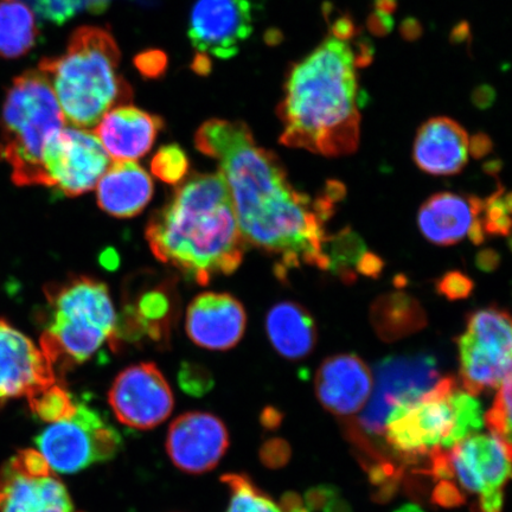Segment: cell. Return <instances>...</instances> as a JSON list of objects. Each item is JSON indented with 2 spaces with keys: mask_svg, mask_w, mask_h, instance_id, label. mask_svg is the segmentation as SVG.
I'll list each match as a JSON object with an SVG mask.
<instances>
[{
  "mask_svg": "<svg viewBox=\"0 0 512 512\" xmlns=\"http://www.w3.org/2000/svg\"><path fill=\"white\" fill-rule=\"evenodd\" d=\"M195 145L219 164L243 239L278 259V277L303 265L329 270L325 222L342 197L341 184L332 183L324 196L312 200L293 187L277 155L256 144L241 121H207Z\"/></svg>",
  "mask_w": 512,
  "mask_h": 512,
  "instance_id": "6da1fadb",
  "label": "cell"
},
{
  "mask_svg": "<svg viewBox=\"0 0 512 512\" xmlns=\"http://www.w3.org/2000/svg\"><path fill=\"white\" fill-rule=\"evenodd\" d=\"M355 42L354 25L337 19L330 34L287 74L278 107L280 143L324 157L357 150L361 137L358 69L369 60Z\"/></svg>",
  "mask_w": 512,
  "mask_h": 512,
  "instance_id": "7a4b0ae2",
  "label": "cell"
},
{
  "mask_svg": "<svg viewBox=\"0 0 512 512\" xmlns=\"http://www.w3.org/2000/svg\"><path fill=\"white\" fill-rule=\"evenodd\" d=\"M145 235L159 261L200 285L238 270L247 247L220 171L185 179L153 214Z\"/></svg>",
  "mask_w": 512,
  "mask_h": 512,
  "instance_id": "3957f363",
  "label": "cell"
},
{
  "mask_svg": "<svg viewBox=\"0 0 512 512\" xmlns=\"http://www.w3.org/2000/svg\"><path fill=\"white\" fill-rule=\"evenodd\" d=\"M119 62L118 44L110 31L82 27L70 36L66 53L44 59L38 69L53 87L64 120L86 130L132 99V89L119 73Z\"/></svg>",
  "mask_w": 512,
  "mask_h": 512,
  "instance_id": "277c9868",
  "label": "cell"
},
{
  "mask_svg": "<svg viewBox=\"0 0 512 512\" xmlns=\"http://www.w3.org/2000/svg\"><path fill=\"white\" fill-rule=\"evenodd\" d=\"M49 316L41 348L55 369L78 366L111 342L117 316L110 291L101 281L76 277L47 294Z\"/></svg>",
  "mask_w": 512,
  "mask_h": 512,
  "instance_id": "5b68a950",
  "label": "cell"
},
{
  "mask_svg": "<svg viewBox=\"0 0 512 512\" xmlns=\"http://www.w3.org/2000/svg\"><path fill=\"white\" fill-rule=\"evenodd\" d=\"M66 124L46 75L29 70L12 82L6 93L0 128L3 156L19 185H46L42 159L48 140Z\"/></svg>",
  "mask_w": 512,
  "mask_h": 512,
  "instance_id": "8992f818",
  "label": "cell"
},
{
  "mask_svg": "<svg viewBox=\"0 0 512 512\" xmlns=\"http://www.w3.org/2000/svg\"><path fill=\"white\" fill-rule=\"evenodd\" d=\"M35 443L50 469L63 475L110 462L123 446L117 430L86 403H78L69 419L49 424Z\"/></svg>",
  "mask_w": 512,
  "mask_h": 512,
  "instance_id": "52a82bcc",
  "label": "cell"
},
{
  "mask_svg": "<svg viewBox=\"0 0 512 512\" xmlns=\"http://www.w3.org/2000/svg\"><path fill=\"white\" fill-rule=\"evenodd\" d=\"M457 387V380L446 377L426 392L395 403L384 422L383 434L399 456L418 459L443 450L452 430L451 395Z\"/></svg>",
  "mask_w": 512,
  "mask_h": 512,
  "instance_id": "ba28073f",
  "label": "cell"
},
{
  "mask_svg": "<svg viewBox=\"0 0 512 512\" xmlns=\"http://www.w3.org/2000/svg\"><path fill=\"white\" fill-rule=\"evenodd\" d=\"M457 345L465 392L478 395L498 389L511 376L512 329L508 312L497 307L473 312Z\"/></svg>",
  "mask_w": 512,
  "mask_h": 512,
  "instance_id": "9c48e42d",
  "label": "cell"
},
{
  "mask_svg": "<svg viewBox=\"0 0 512 512\" xmlns=\"http://www.w3.org/2000/svg\"><path fill=\"white\" fill-rule=\"evenodd\" d=\"M0 512H78L66 485L37 450L19 451L0 469Z\"/></svg>",
  "mask_w": 512,
  "mask_h": 512,
  "instance_id": "30bf717a",
  "label": "cell"
},
{
  "mask_svg": "<svg viewBox=\"0 0 512 512\" xmlns=\"http://www.w3.org/2000/svg\"><path fill=\"white\" fill-rule=\"evenodd\" d=\"M42 166L47 187L76 197L95 188L110 166V156L95 134L63 127L48 140Z\"/></svg>",
  "mask_w": 512,
  "mask_h": 512,
  "instance_id": "8fae6325",
  "label": "cell"
},
{
  "mask_svg": "<svg viewBox=\"0 0 512 512\" xmlns=\"http://www.w3.org/2000/svg\"><path fill=\"white\" fill-rule=\"evenodd\" d=\"M108 402L121 424L152 430L174 409V394L156 364L140 363L121 371L108 393Z\"/></svg>",
  "mask_w": 512,
  "mask_h": 512,
  "instance_id": "7c38bea8",
  "label": "cell"
},
{
  "mask_svg": "<svg viewBox=\"0 0 512 512\" xmlns=\"http://www.w3.org/2000/svg\"><path fill=\"white\" fill-rule=\"evenodd\" d=\"M440 380L437 362L428 355L388 358L379 364L374 377L373 393L360 425L369 434L384 432L390 409L407 396L431 389Z\"/></svg>",
  "mask_w": 512,
  "mask_h": 512,
  "instance_id": "4fadbf2b",
  "label": "cell"
},
{
  "mask_svg": "<svg viewBox=\"0 0 512 512\" xmlns=\"http://www.w3.org/2000/svg\"><path fill=\"white\" fill-rule=\"evenodd\" d=\"M253 12L252 0H198L190 16L192 47L204 57L232 59L252 34Z\"/></svg>",
  "mask_w": 512,
  "mask_h": 512,
  "instance_id": "5bb4252c",
  "label": "cell"
},
{
  "mask_svg": "<svg viewBox=\"0 0 512 512\" xmlns=\"http://www.w3.org/2000/svg\"><path fill=\"white\" fill-rule=\"evenodd\" d=\"M228 447L226 425L217 416L204 412L178 416L166 437L171 462L189 475H203L215 469Z\"/></svg>",
  "mask_w": 512,
  "mask_h": 512,
  "instance_id": "9a60e30c",
  "label": "cell"
},
{
  "mask_svg": "<svg viewBox=\"0 0 512 512\" xmlns=\"http://www.w3.org/2000/svg\"><path fill=\"white\" fill-rule=\"evenodd\" d=\"M56 381L53 364L42 348L0 320V403L22 396L29 398Z\"/></svg>",
  "mask_w": 512,
  "mask_h": 512,
  "instance_id": "2e32d148",
  "label": "cell"
},
{
  "mask_svg": "<svg viewBox=\"0 0 512 512\" xmlns=\"http://www.w3.org/2000/svg\"><path fill=\"white\" fill-rule=\"evenodd\" d=\"M453 477L469 494L503 490L511 475V446L494 434L471 435L447 450Z\"/></svg>",
  "mask_w": 512,
  "mask_h": 512,
  "instance_id": "e0dca14e",
  "label": "cell"
},
{
  "mask_svg": "<svg viewBox=\"0 0 512 512\" xmlns=\"http://www.w3.org/2000/svg\"><path fill=\"white\" fill-rule=\"evenodd\" d=\"M483 202L475 196L438 192L422 204L418 224L425 238L437 246H452L469 238L475 245L484 242Z\"/></svg>",
  "mask_w": 512,
  "mask_h": 512,
  "instance_id": "ac0fdd59",
  "label": "cell"
},
{
  "mask_svg": "<svg viewBox=\"0 0 512 512\" xmlns=\"http://www.w3.org/2000/svg\"><path fill=\"white\" fill-rule=\"evenodd\" d=\"M247 315L238 299L227 293H203L188 307L185 329L198 347L224 351L245 335Z\"/></svg>",
  "mask_w": 512,
  "mask_h": 512,
  "instance_id": "d6986e66",
  "label": "cell"
},
{
  "mask_svg": "<svg viewBox=\"0 0 512 512\" xmlns=\"http://www.w3.org/2000/svg\"><path fill=\"white\" fill-rule=\"evenodd\" d=\"M373 387V373L366 362L354 354L326 358L316 374L318 400L325 409L338 416L360 412L367 406Z\"/></svg>",
  "mask_w": 512,
  "mask_h": 512,
  "instance_id": "ffe728a7",
  "label": "cell"
},
{
  "mask_svg": "<svg viewBox=\"0 0 512 512\" xmlns=\"http://www.w3.org/2000/svg\"><path fill=\"white\" fill-rule=\"evenodd\" d=\"M471 146L469 134L457 121L432 118L416 134L413 158L426 174L453 176L462 172L469 162Z\"/></svg>",
  "mask_w": 512,
  "mask_h": 512,
  "instance_id": "44dd1931",
  "label": "cell"
},
{
  "mask_svg": "<svg viewBox=\"0 0 512 512\" xmlns=\"http://www.w3.org/2000/svg\"><path fill=\"white\" fill-rule=\"evenodd\" d=\"M163 120L133 106H118L96 125L95 136L115 162H134L152 149Z\"/></svg>",
  "mask_w": 512,
  "mask_h": 512,
  "instance_id": "7402d4cb",
  "label": "cell"
},
{
  "mask_svg": "<svg viewBox=\"0 0 512 512\" xmlns=\"http://www.w3.org/2000/svg\"><path fill=\"white\" fill-rule=\"evenodd\" d=\"M152 196V178L136 162L108 166L96 187L99 207L118 219H131L142 213Z\"/></svg>",
  "mask_w": 512,
  "mask_h": 512,
  "instance_id": "603a6c76",
  "label": "cell"
},
{
  "mask_svg": "<svg viewBox=\"0 0 512 512\" xmlns=\"http://www.w3.org/2000/svg\"><path fill=\"white\" fill-rule=\"evenodd\" d=\"M266 329L274 349L287 360H303L316 347L315 319L305 307L297 303L274 305L268 312Z\"/></svg>",
  "mask_w": 512,
  "mask_h": 512,
  "instance_id": "cb8c5ba5",
  "label": "cell"
},
{
  "mask_svg": "<svg viewBox=\"0 0 512 512\" xmlns=\"http://www.w3.org/2000/svg\"><path fill=\"white\" fill-rule=\"evenodd\" d=\"M370 323L384 342H395L425 328L424 307L407 293L383 294L370 307Z\"/></svg>",
  "mask_w": 512,
  "mask_h": 512,
  "instance_id": "d4e9b609",
  "label": "cell"
},
{
  "mask_svg": "<svg viewBox=\"0 0 512 512\" xmlns=\"http://www.w3.org/2000/svg\"><path fill=\"white\" fill-rule=\"evenodd\" d=\"M38 27L34 12L19 0L0 2V57L18 59L36 46Z\"/></svg>",
  "mask_w": 512,
  "mask_h": 512,
  "instance_id": "484cf974",
  "label": "cell"
},
{
  "mask_svg": "<svg viewBox=\"0 0 512 512\" xmlns=\"http://www.w3.org/2000/svg\"><path fill=\"white\" fill-rule=\"evenodd\" d=\"M172 317L171 294L162 287L147 291L133 306L128 325L133 329L130 338L133 341L147 336L153 341H163L168 336Z\"/></svg>",
  "mask_w": 512,
  "mask_h": 512,
  "instance_id": "4316f807",
  "label": "cell"
},
{
  "mask_svg": "<svg viewBox=\"0 0 512 512\" xmlns=\"http://www.w3.org/2000/svg\"><path fill=\"white\" fill-rule=\"evenodd\" d=\"M453 425L443 445V450H450L460 441L475 435L482 430L484 424V411L475 395L464 392L459 387L451 395Z\"/></svg>",
  "mask_w": 512,
  "mask_h": 512,
  "instance_id": "83f0119b",
  "label": "cell"
},
{
  "mask_svg": "<svg viewBox=\"0 0 512 512\" xmlns=\"http://www.w3.org/2000/svg\"><path fill=\"white\" fill-rule=\"evenodd\" d=\"M221 480L229 490L226 512H284L283 508L261 491L248 476L229 473Z\"/></svg>",
  "mask_w": 512,
  "mask_h": 512,
  "instance_id": "f1b7e54d",
  "label": "cell"
},
{
  "mask_svg": "<svg viewBox=\"0 0 512 512\" xmlns=\"http://www.w3.org/2000/svg\"><path fill=\"white\" fill-rule=\"evenodd\" d=\"M28 402L31 412L38 419L46 421L48 424L69 419L78 409V402L57 381L31 394Z\"/></svg>",
  "mask_w": 512,
  "mask_h": 512,
  "instance_id": "f546056e",
  "label": "cell"
},
{
  "mask_svg": "<svg viewBox=\"0 0 512 512\" xmlns=\"http://www.w3.org/2000/svg\"><path fill=\"white\" fill-rule=\"evenodd\" d=\"M189 168L188 156L176 144L162 147L152 158V174L168 184L182 183L188 175Z\"/></svg>",
  "mask_w": 512,
  "mask_h": 512,
  "instance_id": "4dcf8cb0",
  "label": "cell"
},
{
  "mask_svg": "<svg viewBox=\"0 0 512 512\" xmlns=\"http://www.w3.org/2000/svg\"><path fill=\"white\" fill-rule=\"evenodd\" d=\"M511 195L499 189L483 202L482 224L486 234L509 236L511 227Z\"/></svg>",
  "mask_w": 512,
  "mask_h": 512,
  "instance_id": "1f68e13d",
  "label": "cell"
},
{
  "mask_svg": "<svg viewBox=\"0 0 512 512\" xmlns=\"http://www.w3.org/2000/svg\"><path fill=\"white\" fill-rule=\"evenodd\" d=\"M494 406L484 416L491 434L511 446V376L499 387Z\"/></svg>",
  "mask_w": 512,
  "mask_h": 512,
  "instance_id": "d6a6232c",
  "label": "cell"
},
{
  "mask_svg": "<svg viewBox=\"0 0 512 512\" xmlns=\"http://www.w3.org/2000/svg\"><path fill=\"white\" fill-rule=\"evenodd\" d=\"M440 294L450 300L469 297L473 290V283L469 277L460 272H451L444 275L437 285Z\"/></svg>",
  "mask_w": 512,
  "mask_h": 512,
  "instance_id": "836d02e7",
  "label": "cell"
},
{
  "mask_svg": "<svg viewBox=\"0 0 512 512\" xmlns=\"http://www.w3.org/2000/svg\"><path fill=\"white\" fill-rule=\"evenodd\" d=\"M288 458H290V447L283 440H271L262 447L261 459L267 466H283Z\"/></svg>",
  "mask_w": 512,
  "mask_h": 512,
  "instance_id": "e575fe53",
  "label": "cell"
},
{
  "mask_svg": "<svg viewBox=\"0 0 512 512\" xmlns=\"http://www.w3.org/2000/svg\"><path fill=\"white\" fill-rule=\"evenodd\" d=\"M433 501L443 507H457L464 503L465 498L459 491L456 484L448 483L447 480H441L433 494Z\"/></svg>",
  "mask_w": 512,
  "mask_h": 512,
  "instance_id": "d590c367",
  "label": "cell"
},
{
  "mask_svg": "<svg viewBox=\"0 0 512 512\" xmlns=\"http://www.w3.org/2000/svg\"><path fill=\"white\" fill-rule=\"evenodd\" d=\"M166 59L160 51H149L138 57L137 66L142 73L149 76H156L162 73L165 68Z\"/></svg>",
  "mask_w": 512,
  "mask_h": 512,
  "instance_id": "8d00e7d4",
  "label": "cell"
},
{
  "mask_svg": "<svg viewBox=\"0 0 512 512\" xmlns=\"http://www.w3.org/2000/svg\"><path fill=\"white\" fill-rule=\"evenodd\" d=\"M504 504V491L497 490L488 494L479 495L478 503L473 512H502Z\"/></svg>",
  "mask_w": 512,
  "mask_h": 512,
  "instance_id": "74e56055",
  "label": "cell"
},
{
  "mask_svg": "<svg viewBox=\"0 0 512 512\" xmlns=\"http://www.w3.org/2000/svg\"><path fill=\"white\" fill-rule=\"evenodd\" d=\"M357 268L358 271L364 275H368V277H376V275L381 273L383 264L379 256L366 253L363 255Z\"/></svg>",
  "mask_w": 512,
  "mask_h": 512,
  "instance_id": "f35d334b",
  "label": "cell"
},
{
  "mask_svg": "<svg viewBox=\"0 0 512 512\" xmlns=\"http://www.w3.org/2000/svg\"><path fill=\"white\" fill-rule=\"evenodd\" d=\"M280 507L284 512H310L304 505L303 499L297 494H286Z\"/></svg>",
  "mask_w": 512,
  "mask_h": 512,
  "instance_id": "ab89813d",
  "label": "cell"
},
{
  "mask_svg": "<svg viewBox=\"0 0 512 512\" xmlns=\"http://www.w3.org/2000/svg\"><path fill=\"white\" fill-rule=\"evenodd\" d=\"M324 512H351V509L350 505L337 494L326 503Z\"/></svg>",
  "mask_w": 512,
  "mask_h": 512,
  "instance_id": "60d3db41",
  "label": "cell"
},
{
  "mask_svg": "<svg viewBox=\"0 0 512 512\" xmlns=\"http://www.w3.org/2000/svg\"><path fill=\"white\" fill-rule=\"evenodd\" d=\"M264 419H265L266 426H268V424H270V422H271V426L274 427L280 421V416L275 411H272L271 413H270V411H266Z\"/></svg>",
  "mask_w": 512,
  "mask_h": 512,
  "instance_id": "b9f144b4",
  "label": "cell"
},
{
  "mask_svg": "<svg viewBox=\"0 0 512 512\" xmlns=\"http://www.w3.org/2000/svg\"><path fill=\"white\" fill-rule=\"evenodd\" d=\"M398 512H424L421 511L418 507H415V505H406V507L401 508L398 510Z\"/></svg>",
  "mask_w": 512,
  "mask_h": 512,
  "instance_id": "7bdbcfd3",
  "label": "cell"
}]
</instances>
